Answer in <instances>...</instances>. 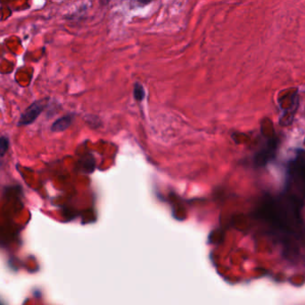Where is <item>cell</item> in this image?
I'll return each instance as SVG.
<instances>
[{"mask_svg": "<svg viewBox=\"0 0 305 305\" xmlns=\"http://www.w3.org/2000/svg\"><path fill=\"white\" fill-rule=\"evenodd\" d=\"M9 148V140L6 136H0V157H3L7 153Z\"/></svg>", "mask_w": 305, "mask_h": 305, "instance_id": "cell-3", "label": "cell"}, {"mask_svg": "<svg viewBox=\"0 0 305 305\" xmlns=\"http://www.w3.org/2000/svg\"><path fill=\"white\" fill-rule=\"evenodd\" d=\"M0 168H1V162H0Z\"/></svg>", "mask_w": 305, "mask_h": 305, "instance_id": "cell-5", "label": "cell"}, {"mask_svg": "<svg viewBox=\"0 0 305 305\" xmlns=\"http://www.w3.org/2000/svg\"><path fill=\"white\" fill-rule=\"evenodd\" d=\"M134 97L137 100L141 101L145 98V91L143 89L142 85L137 83L134 87Z\"/></svg>", "mask_w": 305, "mask_h": 305, "instance_id": "cell-4", "label": "cell"}, {"mask_svg": "<svg viewBox=\"0 0 305 305\" xmlns=\"http://www.w3.org/2000/svg\"><path fill=\"white\" fill-rule=\"evenodd\" d=\"M72 120H73V117L71 115L60 117L58 120L54 121L53 124L51 125V131L54 133H59L66 130L68 127L71 125Z\"/></svg>", "mask_w": 305, "mask_h": 305, "instance_id": "cell-2", "label": "cell"}, {"mask_svg": "<svg viewBox=\"0 0 305 305\" xmlns=\"http://www.w3.org/2000/svg\"><path fill=\"white\" fill-rule=\"evenodd\" d=\"M45 106H46V104H45L44 100H37V101L32 103L31 105L28 106L24 113L21 115L18 125L24 127V125H29V124L34 123L35 121L37 120V117H40V115L42 113V111L44 110Z\"/></svg>", "mask_w": 305, "mask_h": 305, "instance_id": "cell-1", "label": "cell"}, {"mask_svg": "<svg viewBox=\"0 0 305 305\" xmlns=\"http://www.w3.org/2000/svg\"><path fill=\"white\" fill-rule=\"evenodd\" d=\"M0 305H3V304H1V303H0Z\"/></svg>", "mask_w": 305, "mask_h": 305, "instance_id": "cell-6", "label": "cell"}]
</instances>
